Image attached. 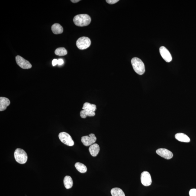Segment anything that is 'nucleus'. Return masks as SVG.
Here are the masks:
<instances>
[{
    "mask_svg": "<svg viewBox=\"0 0 196 196\" xmlns=\"http://www.w3.org/2000/svg\"><path fill=\"white\" fill-rule=\"evenodd\" d=\"M141 183L144 186H148L151 185L152 183L151 176L148 172L144 171L141 173Z\"/></svg>",
    "mask_w": 196,
    "mask_h": 196,
    "instance_id": "6e6552de",
    "label": "nucleus"
},
{
    "mask_svg": "<svg viewBox=\"0 0 196 196\" xmlns=\"http://www.w3.org/2000/svg\"><path fill=\"white\" fill-rule=\"evenodd\" d=\"M54 53L57 56H64L67 54V51L64 48L60 47L56 49L54 51Z\"/></svg>",
    "mask_w": 196,
    "mask_h": 196,
    "instance_id": "aec40b11",
    "label": "nucleus"
},
{
    "mask_svg": "<svg viewBox=\"0 0 196 196\" xmlns=\"http://www.w3.org/2000/svg\"><path fill=\"white\" fill-rule=\"evenodd\" d=\"M57 61H58V60H57V59H54V60H53L52 62V64L53 66H55V65L57 64Z\"/></svg>",
    "mask_w": 196,
    "mask_h": 196,
    "instance_id": "b1692460",
    "label": "nucleus"
},
{
    "mask_svg": "<svg viewBox=\"0 0 196 196\" xmlns=\"http://www.w3.org/2000/svg\"><path fill=\"white\" fill-rule=\"evenodd\" d=\"M82 109H88V110H92L94 112L96 110L97 108L95 104H91L89 103H86L83 104Z\"/></svg>",
    "mask_w": 196,
    "mask_h": 196,
    "instance_id": "6ab92c4d",
    "label": "nucleus"
},
{
    "mask_svg": "<svg viewBox=\"0 0 196 196\" xmlns=\"http://www.w3.org/2000/svg\"><path fill=\"white\" fill-rule=\"evenodd\" d=\"M73 21L76 25L79 27L86 26L90 24L91 19L90 16L86 14L77 15L74 17Z\"/></svg>",
    "mask_w": 196,
    "mask_h": 196,
    "instance_id": "f257e3e1",
    "label": "nucleus"
},
{
    "mask_svg": "<svg viewBox=\"0 0 196 196\" xmlns=\"http://www.w3.org/2000/svg\"><path fill=\"white\" fill-rule=\"evenodd\" d=\"M156 154L166 159H170L173 157V154L167 149L161 148L156 150Z\"/></svg>",
    "mask_w": 196,
    "mask_h": 196,
    "instance_id": "9d476101",
    "label": "nucleus"
},
{
    "mask_svg": "<svg viewBox=\"0 0 196 196\" xmlns=\"http://www.w3.org/2000/svg\"><path fill=\"white\" fill-rule=\"evenodd\" d=\"M59 137L61 141L65 145L71 146L74 145V141L70 135L66 132H63L59 133Z\"/></svg>",
    "mask_w": 196,
    "mask_h": 196,
    "instance_id": "39448f33",
    "label": "nucleus"
},
{
    "mask_svg": "<svg viewBox=\"0 0 196 196\" xmlns=\"http://www.w3.org/2000/svg\"><path fill=\"white\" fill-rule=\"evenodd\" d=\"M175 138L177 140L182 142H189L190 141V139L187 135L183 133L176 134Z\"/></svg>",
    "mask_w": 196,
    "mask_h": 196,
    "instance_id": "ddd939ff",
    "label": "nucleus"
},
{
    "mask_svg": "<svg viewBox=\"0 0 196 196\" xmlns=\"http://www.w3.org/2000/svg\"><path fill=\"white\" fill-rule=\"evenodd\" d=\"M64 63V61L62 59H59L58 60L57 64L59 65H62Z\"/></svg>",
    "mask_w": 196,
    "mask_h": 196,
    "instance_id": "5701e85b",
    "label": "nucleus"
},
{
    "mask_svg": "<svg viewBox=\"0 0 196 196\" xmlns=\"http://www.w3.org/2000/svg\"><path fill=\"white\" fill-rule=\"evenodd\" d=\"M95 112L88 109L82 110L80 113V116L83 118H86L87 116L93 117L95 116Z\"/></svg>",
    "mask_w": 196,
    "mask_h": 196,
    "instance_id": "dca6fc26",
    "label": "nucleus"
},
{
    "mask_svg": "<svg viewBox=\"0 0 196 196\" xmlns=\"http://www.w3.org/2000/svg\"><path fill=\"white\" fill-rule=\"evenodd\" d=\"M111 194L112 196H125L124 191L119 188H112L111 190Z\"/></svg>",
    "mask_w": 196,
    "mask_h": 196,
    "instance_id": "f3484780",
    "label": "nucleus"
},
{
    "mask_svg": "<svg viewBox=\"0 0 196 196\" xmlns=\"http://www.w3.org/2000/svg\"><path fill=\"white\" fill-rule=\"evenodd\" d=\"M96 140L97 138L95 135L91 133L88 136L82 137L81 141L83 145L88 146L95 144Z\"/></svg>",
    "mask_w": 196,
    "mask_h": 196,
    "instance_id": "423d86ee",
    "label": "nucleus"
},
{
    "mask_svg": "<svg viewBox=\"0 0 196 196\" xmlns=\"http://www.w3.org/2000/svg\"><path fill=\"white\" fill-rule=\"evenodd\" d=\"M159 52L161 56L166 62L169 63L172 60L171 53L166 48L163 46L159 48Z\"/></svg>",
    "mask_w": 196,
    "mask_h": 196,
    "instance_id": "1a4fd4ad",
    "label": "nucleus"
},
{
    "mask_svg": "<svg viewBox=\"0 0 196 196\" xmlns=\"http://www.w3.org/2000/svg\"><path fill=\"white\" fill-rule=\"evenodd\" d=\"M17 64L22 69H28L32 68V65L29 62L20 56H17L16 58Z\"/></svg>",
    "mask_w": 196,
    "mask_h": 196,
    "instance_id": "0eeeda50",
    "label": "nucleus"
},
{
    "mask_svg": "<svg viewBox=\"0 0 196 196\" xmlns=\"http://www.w3.org/2000/svg\"><path fill=\"white\" fill-rule=\"evenodd\" d=\"M10 101L9 99L4 97L0 98V111H3L6 109L7 106L10 105Z\"/></svg>",
    "mask_w": 196,
    "mask_h": 196,
    "instance_id": "9b49d317",
    "label": "nucleus"
},
{
    "mask_svg": "<svg viewBox=\"0 0 196 196\" xmlns=\"http://www.w3.org/2000/svg\"><path fill=\"white\" fill-rule=\"evenodd\" d=\"M51 30L54 34H61L63 32V27L58 23L54 24L51 27Z\"/></svg>",
    "mask_w": 196,
    "mask_h": 196,
    "instance_id": "4468645a",
    "label": "nucleus"
},
{
    "mask_svg": "<svg viewBox=\"0 0 196 196\" xmlns=\"http://www.w3.org/2000/svg\"><path fill=\"white\" fill-rule=\"evenodd\" d=\"M131 63L135 72L139 75H142L145 72V67L143 62L137 57H134L132 59Z\"/></svg>",
    "mask_w": 196,
    "mask_h": 196,
    "instance_id": "f03ea898",
    "label": "nucleus"
},
{
    "mask_svg": "<svg viewBox=\"0 0 196 196\" xmlns=\"http://www.w3.org/2000/svg\"><path fill=\"white\" fill-rule=\"evenodd\" d=\"M100 148L99 146L97 144H94L90 146L89 149V152L93 156H96L99 152Z\"/></svg>",
    "mask_w": 196,
    "mask_h": 196,
    "instance_id": "f8f14e48",
    "label": "nucleus"
},
{
    "mask_svg": "<svg viewBox=\"0 0 196 196\" xmlns=\"http://www.w3.org/2000/svg\"><path fill=\"white\" fill-rule=\"evenodd\" d=\"M75 167L77 171L81 173H84L87 171V168L86 165L80 162H77L76 163Z\"/></svg>",
    "mask_w": 196,
    "mask_h": 196,
    "instance_id": "a211bd4d",
    "label": "nucleus"
},
{
    "mask_svg": "<svg viewBox=\"0 0 196 196\" xmlns=\"http://www.w3.org/2000/svg\"><path fill=\"white\" fill-rule=\"evenodd\" d=\"M190 196H196V189L193 188L190 191Z\"/></svg>",
    "mask_w": 196,
    "mask_h": 196,
    "instance_id": "412c9836",
    "label": "nucleus"
},
{
    "mask_svg": "<svg viewBox=\"0 0 196 196\" xmlns=\"http://www.w3.org/2000/svg\"><path fill=\"white\" fill-rule=\"evenodd\" d=\"M91 41L89 38L83 36L79 38L76 42L77 48L81 50L87 49L90 47Z\"/></svg>",
    "mask_w": 196,
    "mask_h": 196,
    "instance_id": "20e7f679",
    "label": "nucleus"
},
{
    "mask_svg": "<svg viewBox=\"0 0 196 196\" xmlns=\"http://www.w3.org/2000/svg\"><path fill=\"white\" fill-rule=\"evenodd\" d=\"M119 1V0H107V1H106L108 4H113L118 2Z\"/></svg>",
    "mask_w": 196,
    "mask_h": 196,
    "instance_id": "4be33fe9",
    "label": "nucleus"
},
{
    "mask_svg": "<svg viewBox=\"0 0 196 196\" xmlns=\"http://www.w3.org/2000/svg\"><path fill=\"white\" fill-rule=\"evenodd\" d=\"M71 1L73 3H76L79 2L80 1V0H71Z\"/></svg>",
    "mask_w": 196,
    "mask_h": 196,
    "instance_id": "393cba45",
    "label": "nucleus"
},
{
    "mask_svg": "<svg viewBox=\"0 0 196 196\" xmlns=\"http://www.w3.org/2000/svg\"><path fill=\"white\" fill-rule=\"evenodd\" d=\"M14 155L15 159L18 163L23 164L27 162L28 156L26 153L23 149H17L15 150Z\"/></svg>",
    "mask_w": 196,
    "mask_h": 196,
    "instance_id": "7ed1b4c3",
    "label": "nucleus"
},
{
    "mask_svg": "<svg viewBox=\"0 0 196 196\" xmlns=\"http://www.w3.org/2000/svg\"><path fill=\"white\" fill-rule=\"evenodd\" d=\"M63 182L65 187L67 189H70L72 188L73 185V182L71 177L69 176H65Z\"/></svg>",
    "mask_w": 196,
    "mask_h": 196,
    "instance_id": "2eb2a0df",
    "label": "nucleus"
}]
</instances>
